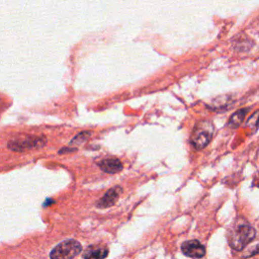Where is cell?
<instances>
[{"label":"cell","mask_w":259,"mask_h":259,"mask_svg":"<svg viewBox=\"0 0 259 259\" xmlns=\"http://www.w3.org/2000/svg\"><path fill=\"white\" fill-rule=\"evenodd\" d=\"M255 237V230L250 226H239L230 234L229 243L230 246L236 250H242L248 243H250Z\"/></svg>","instance_id":"1"},{"label":"cell","mask_w":259,"mask_h":259,"mask_svg":"<svg viewBox=\"0 0 259 259\" xmlns=\"http://www.w3.org/2000/svg\"><path fill=\"white\" fill-rule=\"evenodd\" d=\"M82 250L81 244L73 239L65 240L58 244L50 253L51 259H73Z\"/></svg>","instance_id":"2"},{"label":"cell","mask_w":259,"mask_h":259,"mask_svg":"<svg viewBox=\"0 0 259 259\" xmlns=\"http://www.w3.org/2000/svg\"><path fill=\"white\" fill-rule=\"evenodd\" d=\"M47 140L45 137L23 136L12 139L8 142V148L15 152H23L31 149H38L46 145Z\"/></svg>","instance_id":"3"},{"label":"cell","mask_w":259,"mask_h":259,"mask_svg":"<svg viewBox=\"0 0 259 259\" xmlns=\"http://www.w3.org/2000/svg\"><path fill=\"white\" fill-rule=\"evenodd\" d=\"M213 127L208 121H200L194 127L191 135V143L197 150L204 148L211 140Z\"/></svg>","instance_id":"4"},{"label":"cell","mask_w":259,"mask_h":259,"mask_svg":"<svg viewBox=\"0 0 259 259\" xmlns=\"http://www.w3.org/2000/svg\"><path fill=\"white\" fill-rule=\"evenodd\" d=\"M182 252L191 258H201L205 254L204 247L197 240L186 241L181 246Z\"/></svg>","instance_id":"5"},{"label":"cell","mask_w":259,"mask_h":259,"mask_svg":"<svg viewBox=\"0 0 259 259\" xmlns=\"http://www.w3.org/2000/svg\"><path fill=\"white\" fill-rule=\"evenodd\" d=\"M120 193H121V188L119 186H115L109 189L105 193V195L97 202V207L106 208V207L112 206L117 201Z\"/></svg>","instance_id":"6"},{"label":"cell","mask_w":259,"mask_h":259,"mask_svg":"<svg viewBox=\"0 0 259 259\" xmlns=\"http://www.w3.org/2000/svg\"><path fill=\"white\" fill-rule=\"evenodd\" d=\"M100 169L106 173L114 174L119 172L122 169V164L118 159L115 158H107L103 159L98 163Z\"/></svg>","instance_id":"7"},{"label":"cell","mask_w":259,"mask_h":259,"mask_svg":"<svg viewBox=\"0 0 259 259\" xmlns=\"http://www.w3.org/2000/svg\"><path fill=\"white\" fill-rule=\"evenodd\" d=\"M108 255V250L101 246H89L83 253L84 259H104Z\"/></svg>","instance_id":"8"},{"label":"cell","mask_w":259,"mask_h":259,"mask_svg":"<svg viewBox=\"0 0 259 259\" xmlns=\"http://www.w3.org/2000/svg\"><path fill=\"white\" fill-rule=\"evenodd\" d=\"M246 113H247V109H246V108H244V109H239L238 111H236V112L231 116L230 121H229V125H230L231 127H238V126L242 123V121H243V119H244Z\"/></svg>","instance_id":"9"},{"label":"cell","mask_w":259,"mask_h":259,"mask_svg":"<svg viewBox=\"0 0 259 259\" xmlns=\"http://www.w3.org/2000/svg\"><path fill=\"white\" fill-rule=\"evenodd\" d=\"M90 137V132H82L80 134H78L77 136H75L70 145H81L83 144L85 141H87V139Z\"/></svg>","instance_id":"10"},{"label":"cell","mask_w":259,"mask_h":259,"mask_svg":"<svg viewBox=\"0 0 259 259\" xmlns=\"http://www.w3.org/2000/svg\"><path fill=\"white\" fill-rule=\"evenodd\" d=\"M258 124H259V110L256 111L254 114H252L251 117L246 122L247 127L251 130H256L258 127Z\"/></svg>","instance_id":"11"},{"label":"cell","mask_w":259,"mask_h":259,"mask_svg":"<svg viewBox=\"0 0 259 259\" xmlns=\"http://www.w3.org/2000/svg\"><path fill=\"white\" fill-rule=\"evenodd\" d=\"M258 187H259V185H258Z\"/></svg>","instance_id":"12"}]
</instances>
